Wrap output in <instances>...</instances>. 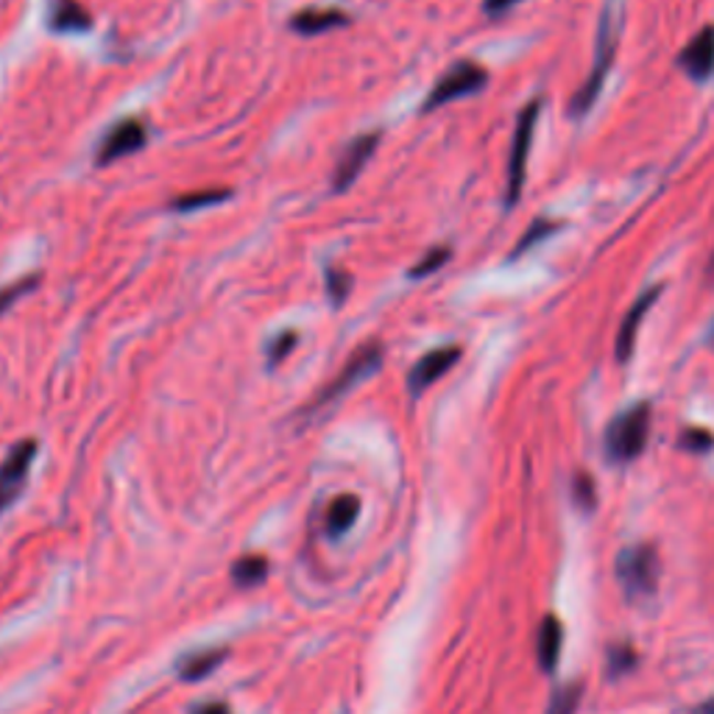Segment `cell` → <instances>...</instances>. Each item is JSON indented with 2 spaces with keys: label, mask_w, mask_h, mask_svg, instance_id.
Here are the masks:
<instances>
[{
  "label": "cell",
  "mask_w": 714,
  "mask_h": 714,
  "mask_svg": "<svg viewBox=\"0 0 714 714\" xmlns=\"http://www.w3.org/2000/svg\"><path fill=\"white\" fill-rule=\"evenodd\" d=\"M650 422L653 411L648 402H637L628 411L619 413L606 430V455L614 464H631L645 453L650 439Z\"/></svg>",
  "instance_id": "1"
},
{
  "label": "cell",
  "mask_w": 714,
  "mask_h": 714,
  "mask_svg": "<svg viewBox=\"0 0 714 714\" xmlns=\"http://www.w3.org/2000/svg\"><path fill=\"white\" fill-rule=\"evenodd\" d=\"M659 553L650 544L623 550L617 559V581L631 601L653 595L656 586H659Z\"/></svg>",
  "instance_id": "2"
},
{
  "label": "cell",
  "mask_w": 714,
  "mask_h": 714,
  "mask_svg": "<svg viewBox=\"0 0 714 714\" xmlns=\"http://www.w3.org/2000/svg\"><path fill=\"white\" fill-rule=\"evenodd\" d=\"M488 84L486 67H480L477 62H458L453 65L444 76L435 82V87L430 89V96L424 98V112L444 107L450 101H458L464 96H475Z\"/></svg>",
  "instance_id": "3"
},
{
  "label": "cell",
  "mask_w": 714,
  "mask_h": 714,
  "mask_svg": "<svg viewBox=\"0 0 714 714\" xmlns=\"http://www.w3.org/2000/svg\"><path fill=\"white\" fill-rule=\"evenodd\" d=\"M614 54H617V25H614L612 12H606L601 20V36H597V62L595 67H592L586 84L581 87V93L575 96V101H572V112L575 115L589 112L592 104H595L597 96H601L603 84H606V73L608 67H612Z\"/></svg>",
  "instance_id": "4"
},
{
  "label": "cell",
  "mask_w": 714,
  "mask_h": 714,
  "mask_svg": "<svg viewBox=\"0 0 714 714\" xmlns=\"http://www.w3.org/2000/svg\"><path fill=\"white\" fill-rule=\"evenodd\" d=\"M539 109H542V104L533 98V101L519 112L517 131H513V143H511V160H508V204L519 202V191H522L524 171H528V154H530V145H533Z\"/></svg>",
  "instance_id": "5"
},
{
  "label": "cell",
  "mask_w": 714,
  "mask_h": 714,
  "mask_svg": "<svg viewBox=\"0 0 714 714\" xmlns=\"http://www.w3.org/2000/svg\"><path fill=\"white\" fill-rule=\"evenodd\" d=\"M145 143H149V129H145L143 120H118V123L107 131V138L98 143L96 165H112V162L123 160V156L138 154Z\"/></svg>",
  "instance_id": "6"
},
{
  "label": "cell",
  "mask_w": 714,
  "mask_h": 714,
  "mask_svg": "<svg viewBox=\"0 0 714 714\" xmlns=\"http://www.w3.org/2000/svg\"><path fill=\"white\" fill-rule=\"evenodd\" d=\"M380 360H382L380 344H375V340H371V344L360 346V349H357L355 355H351L349 360H346V366L340 369V375L335 377V380L329 382V386L324 388L322 393H318L316 405H327V402H333V399L344 397V393L349 391V388L355 386V382H360L364 377L375 375L377 366H380Z\"/></svg>",
  "instance_id": "7"
},
{
  "label": "cell",
  "mask_w": 714,
  "mask_h": 714,
  "mask_svg": "<svg viewBox=\"0 0 714 714\" xmlns=\"http://www.w3.org/2000/svg\"><path fill=\"white\" fill-rule=\"evenodd\" d=\"M36 450H40V444H36L34 439H25L20 441L12 453L7 455V461L0 464V513L18 500L20 488H23L31 464H34L36 458Z\"/></svg>",
  "instance_id": "8"
},
{
  "label": "cell",
  "mask_w": 714,
  "mask_h": 714,
  "mask_svg": "<svg viewBox=\"0 0 714 714\" xmlns=\"http://www.w3.org/2000/svg\"><path fill=\"white\" fill-rule=\"evenodd\" d=\"M461 346H439V349L428 351L422 360H416V366L411 369V377H408V388L411 393H422L433 386L435 380L446 375L461 360Z\"/></svg>",
  "instance_id": "9"
},
{
  "label": "cell",
  "mask_w": 714,
  "mask_h": 714,
  "mask_svg": "<svg viewBox=\"0 0 714 714\" xmlns=\"http://www.w3.org/2000/svg\"><path fill=\"white\" fill-rule=\"evenodd\" d=\"M377 143H380V131H371V134H360L357 140H351L346 145L344 156L338 160V167H335V182L333 187L338 193H344L346 187L360 176V171L366 167V162L371 160V154L377 151Z\"/></svg>",
  "instance_id": "10"
},
{
  "label": "cell",
  "mask_w": 714,
  "mask_h": 714,
  "mask_svg": "<svg viewBox=\"0 0 714 714\" xmlns=\"http://www.w3.org/2000/svg\"><path fill=\"white\" fill-rule=\"evenodd\" d=\"M681 71L695 82H706L714 73V25H706L695 40L686 42V48L679 54Z\"/></svg>",
  "instance_id": "11"
},
{
  "label": "cell",
  "mask_w": 714,
  "mask_h": 714,
  "mask_svg": "<svg viewBox=\"0 0 714 714\" xmlns=\"http://www.w3.org/2000/svg\"><path fill=\"white\" fill-rule=\"evenodd\" d=\"M659 293H661L659 285L650 288V291L642 293V296H639L637 302H634V307L628 310V313H625L623 327H619V335H617V357H619V360H628V357H631L634 344H637V333H639V327H642V318L648 316V310L653 307L656 299H659Z\"/></svg>",
  "instance_id": "12"
},
{
  "label": "cell",
  "mask_w": 714,
  "mask_h": 714,
  "mask_svg": "<svg viewBox=\"0 0 714 714\" xmlns=\"http://www.w3.org/2000/svg\"><path fill=\"white\" fill-rule=\"evenodd\" d=\"M346 23H349V14L340 12V9H302L291 18V29L304 36L324 34V31L340 29Z\"/></svg>",
  "instance_id": "13"
},
{
  "label": "cell",
  "mask_w": 714,
  "mask_h": 714,
  "mask_svg": "<svg viewBox=\"0 0 714 714\" xmlns=\"http://www.w3.org/2000/svg\"><path fill=\"white\" fill-rule=\"evenodd\" d=\"M561 639H564V631H561L559 619H544L542 628H539V637H536V656H539V664H542L544 673H553V667L559 664Z\"/></svg>",
  "instance_id": "14"
},
{
  "label": "cell",
  "mask_w": 714,
  "mask_h": 714,
  "mask_svg": "<svg viewBox=\"0 0 714 714\" xmlns=\"http://www.w3.org/2000/svg\"><path fill=\"white\" fill-rule=\"evenodd\" d=\"M357 513H360V500L355 495H340L329 502L327 508V533L340 536L355 524Z\"/></svg>",
  "instance_id": "15"
},
{
  "label": "cell",
  "mask_w": 714,
  "mask_h": 714,
  "mask_svg": "<svg viewBox=\"0 0 714 714\" xmlns=\"http://www.w3.org/2000/svg\"><path fill=\"white\" fill-rule=\"evenodd\" d=\"M51 29L62 31H87L89 29V14L78 0H56L54 14H51Z\"/></svg>",
  "instance_id": "16"
},
{
  "label": "cell",
  "mask_w": 714,
  "mask_h": 714,
  "mask_svg": "<svg viewBox=\"0 0 714 714\" xmlns=\"http://www.w3.org/2000/svg\"><path fill=\"white\" fill-rule=\"evenodd\" d=\"M227 659V650H204V653H193L191 659L182 661V679H204L207 673H213L220 661Z\"/></svg>",
  "instance_id": "17"
},
{
  "label": "cell",
  "mask_w": 714,
  "mask_h": 714,
  "mask_svg": "<svg viewBox=\"0 0 714 714\" xmlns=\"http://www.w3.org/2000/svg\"><path fill=\"white\" fill-rule=\"evenodd\" d=\"M268 561L262 555H244L238 564L232 566V581L238 586H257L266 577Z\"/></svg>",
  "instance_id": "18"
},
{
  "label": "cell",
  "mask_w": 714,
  "mask_h": 714,
  "mask_svg": "<svg viewBox=\"0 0 714 714\" xmlns=\"http://www.w3.org/2000/svg\"><path fill=\"white\" fill-rule=\"evenodd\" d=\"M224 198H229V191H227V187H215V191L187 193V196L176 198V202H173V207H176L178 213H187V209H198V207H204V204L224 202Z\"/></svg>",
  "instance_id": "19"
},
{
  "label": "cell",
  "mask_w": 714,
  "mask_h": 714,
  "mask_svg": "<svg viewBox=\"0 0 714 714\" xmlns=\"http://www.w3.org/2000/svg\"><path fill=\"white\" fill-rule=\"evenodd\" d=\"M36 285H40V274H29V277H23V280L12 282V285L0 288V316H3V313H7V310L12 307L20 296H23V293L34 291Z\"/></svg>",
  "instance_id": "20"
},
{
  "label": "cell",
  "mask_w": 714,
  "mask_h": 714,
  "mask_svg": "<svg viewBox=\"0 0 714 714\" xmlns=\"http://www.w3.org/2000/svg\"><path fill=\"white\" fill-rule=\"evenodd\" d=\"M446 260H450V249H446V246H439V249H430L428 255L422 257V262L411 268V277H413V280H422V277H428V274H433V271H439V268L444 266Z\"/></svg>",
  "instance_id": "21"
},
{
  "label": "cell",
  "mask_w": 714,
  "mask_h": 714,
  "mask_svg": "<svg viewBox=\"0 0 714 714\" xmlns=\"http://www.w3.org/2000/svg\"><path fill=\"white\" fill-rule=\"evenodd\" d=\"M577 703H581V690H577V686H566V690H561L559 695L553 697L548 714H575Z\"/></svg>",
  "instance_id": "22"
},
{
  "label": "cell",
  "mask_w": 714,
  "mask_h": 714,
  "mask_svg": "<svg viewBox=\"0 0 714 714\" xmlns=\"http://www.w3.org/2000/svg\"><path fill=\"white\" fill-rule=\"evenodd\" d=\"M681 444H684L686 450H692V453H706V450L714 446V439L706 430H686V433L681 435Z\"/></svg>",
  "instance_id": "23"
},
{
  "label": "cell",
  "mask_w": 714,
  "mask_h": 714,
  "mask_svg": "<svg viewBox=\"0 0 714 714\" xmlns=\"http://www.w3.org/2000/svg\"><path fill=\"white\" fill-rule=\"evenodd\" d=\"M327 291H329V296H333V302L340 304L346 299V293H349V277L340 274V271H335V268H329V271H327Z\"/></svg>",
  "instance_id": "24"
},
{
  "label": "cell",
  "mask_w": 714,
  "mask_h": 714,
  "mask_svg": "<svg viewBox=\"0 0 714 714\" xmlns=\"http://www.w3.org/2000/svg\"><path fill=\"white\" fill-rule=\"evenodd\" d=\"M548 232H555V224H553V220H548V218H539L533 224V227H530L528 232H524L522 244L517 246V251H513V255H522L524 249H530V244H533V235H536V240H539V238H544Z\"/></svg>",
  "instance_id": "25"
},
{
  "label": "cell",
  "mask_w": 714,
  "mask_h": 714,
  "mask_svg": "<svg viewBox=\"0 0 714 714\" xmlns=\"http://www.w3.org/2000/svg\"><path fill=\"white\" fill-rule=\"evenodd\" d=\"M293 346H296V333H285L282 338H277L274 344H271V364L282 360V357H285Z\"/></svg>",
  "instance_id": "26"
},
{
  "label": "cell",
  "mask_w": 714,
  "mask_h": 714,
  "mask_svg": "<svg viewBox=\"0 0 714 714\" xmlns=\"http://www.w3.org/2000/svg\"><path fill=\"white\" fill-rule=\"evenodd\" d=\"M519 0H483V12L486 14H506L508 9H513L517 7Z\"/></svg>",
  "instance_id": "27"
},
{
  "label": "cell",
  "mask_w": 714,
  "mask_h": 714,
  "mask_svg": "<svg viewBox=\"0 0 714 714\" xmlns=\"http://www.w3.org/2000/svg\"><path fill=\"white\" fill-rule=\"evenodd\" d=\"M193 714H229V708L224 703H204V706L193 708Z\"/></svg>",
  "instance_id": "28"
},
{
  "label": "cell",
  "mask_w": 714,
  "mask_h": 714,
  "mask_svg": "<svg viewBox=\"0 0 714 714\" xmlns=\"http://www.w3.org/2000/svg\"><path fill=\"white\" fill-rule=\"evenodd\" d=\"M692 714H714V701H706V703H701V706L695 708V712Z\"/></svg>",
  "instance_id": "29"
},
{
  "label": "cell",
  "mask_w": 714,
  "mask_h": 714,
  "mask_svg": "<svg viewBox=\"0 0 714 714\" xmlns=\"http://www.w3.org/2000/svg\"><path fill=\"white\" fill-rule=\"evenodd\" d=\"M712 268H714V255H712Z\"/></svg>",
  "instance_id": "30"
}]
</instances>
